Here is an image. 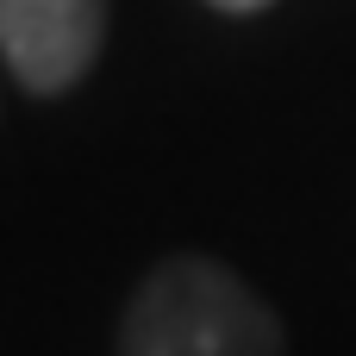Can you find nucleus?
Wrapping results in <instances>:
<instances>
[{"instance_id": "nucleus-1", "label": "nucleus", "mask_w": 356, "mask_h": 356, "mask_svg": "<svg viewBox=\"0 0 356 356\" xmlns=\"http://www.w3.org/2000/svg\"><path fill=\"white\" fill-rule=\"evenodd\" d=\"M119 356H282V325L232 269L175 257L138 288Z\"/></svg>"}, {"instance_id": "nucleus-2", "label": "nucleus", "mask_w": 356, "mask_h": 356, "mask_svg": "<svg viewBox=\"0 0 356 356\" xmlns=\"http://www.w3.org/2000/svg\"><path fill=\"white\" fill-rule=\"evenodd\" d=\"M106 38V0H0V56L31 94H63L88 75Z\"/></svg>"}, {"instance_id": "nucleus-3", "label": "nucleus", "mask_w": 356, "mask_h": 356, "mask_svg": "<svg viewBox=\"0 0 356 356\" xmlns=\"http://www.w3.org/2000/svg\"><path fill=\"white\" fill-rule=\"evenodd\" d=\"M213 6H225V13H263V6H275V0H213Z\"/></svg>"}]
</instances>
